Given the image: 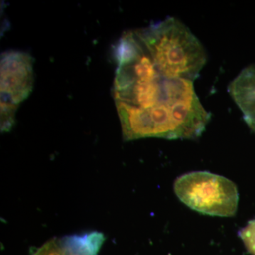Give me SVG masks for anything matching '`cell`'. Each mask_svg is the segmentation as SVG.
<instances>
[{"mask_svg":"<svg viewBox=\"0 0 255 255\" xmlns=\"http://www.w3.org/2000/svg\"><path fill=\"white\" fill-rule=\"evenodd\" d=\"M112 94L124 140L200 137L211 119L194 82L166 78L152 66L130 31L115 48Z\"/></svg>","mask_w":255,"mask_h":255,"instance_id":"cell-1","label":"cell"},{"mask_svg":"<svg viewBox=\"0 0 255 255\" xmlns=\"http://www.w3.org/2000/svg\"><path fill=\"white\" fill-rule=\"evenodd\" d=\"M131 32L152 66L166 78L194 82L207 61L201 42L177 18Z\"/></svg>","mask_w":255,"mask_h":255,"instance_id":"cell-2","label":"cell"},{"mask_svg":"<svg viewBox=\"0 0 255 255\" xmlns=\"http://www.w3.org/2000/svg\"><path fill=\"white\" fill-rule=\"evenodd\" d=\"M174 191L183 204L200 214L232 217L237 212V186L219 174L206 171L182 174L174 182Z\"/></svg>","mask_w":255,"mask_h":255,"instance_id":"cell-3","label":"cell"},{"mask_svg":"<svg viewBox=\"0 0 255 255\" xmlns=\"http://www.w3.org/2000/svg\"><path fill=\"white\" fill-rule=\"evenodd\" d=\"M0 71L1 120L4 123H14L18 105L33 90V60L23 52H6L1 55Z\"/></svg>","mask_w":255,"mask_h":255,"instance_id":"cell-4","label":"cell"},{"mask_svg":"<svg viewBox=\"0 0 255 255\" xmlns=\"http://www.w3.org/2000/svg\"><path fill=\"white\" fill-rule=\"evenodd\" d=\"M105 240L98 231L53 238L32 255H97Z\"/></svg>","mask_w":255,"mask_h":255,"instance_id":"cell-5","label":"cell"},{"mask_svg":"<svg viewBox=\"0 0 255 255\" xmlns=\"http://www.w3.org/2000/svg\"><path fill=\"white\" fill-rule=\"evenodd\" d=\"M228 90L247 125L255 132V65L243 69L229 84Z\"/></svg>","mask_w":255,"mask_h":255,"instance_id":"cell-6","label":"cell"},{"mask_svg":"<svg viewBox=\"0 0 255 255\" xmlns=\"http://www.w3.org/2000/svg\"><path fill=\"white\" fill-rule=\"evenodd\" d=\"M238 236L244 243L248 251L252 255H255V219L248 221L246 226L240 230Z\"/></svg>","mask_w":255,"mask_h":255,"instance_id":"cell-7","label":"cell"}]
</instances>
